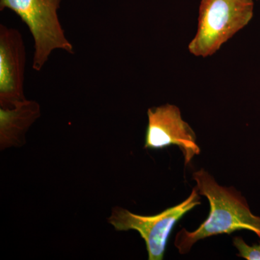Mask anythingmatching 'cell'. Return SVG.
I'll return each instance as SVG.
<instances>
[{"mask_svg":"<svg viewBox=\"0 0 260 260\" xmlns=\"http://www.w3.org/2000/svg\"><path fill=\"white\" fill-rule=\"evenodd\" d=\"M26 49L18 29L0 25V104L10 108L25 100Z\"/></svg>","mask_w":260,"mask_h":260,"instance_id":"8992f818","label":"cell"},{"mask_svg":"<svg viewBox=\"0 0 260 260\" xmlns=\"http://www.w3.org/2000/svg\"><path fill=\"white\" fill-rule=\"evenodd\" d=\"M148 126L145 133V148L162 149L177 145L187 166L201 150L197 144L195 132L183 119L179 108L167 104L149 108Z\"/></svg>","mask_w":260,"mask_h":260,"instance_id":"5b68a950","label":"cell"},{"mask_svg":"<svg viewBox=\"0 0 260 260\" xmlns=\"http://www.w3.org/2000/svg\"><path fill=\"white\" fill-rule=\"evenodd\" d=\"M254 5L253 0H201L189 53L196 57L214 55L251 21Z\"/></svg>","mask_w":260,"mask_h":260,"instance_id":"7a4b0ae2","label":"cell"},{"mask_svg":"<svg viewBox=\"0 0 260 260\" xmlns=\"http://www.w3.org/2000/svg\"><path fill=\"white\" fill-rule=\"evenodd\" d=\"M201 205L197 186L180 204L155 215H140L120 207L113 208L108 222L116 231H137L144 239L149 260L164 259L169 236L174 225L188 212Z\"/></svg>","mask_w":260,"mask_h":260,"instance_id":"277c9868","label":"cell"},{"mask_svg":"<svg viewBox=\"0 0 260 260\" xmlns=\"http://www.w3.org/2000/svg\"><path fill=\"white\" fill-rule=\"evenodd\" d=\"M234 245L239 251L238 256L247 260H260V243L252 246L248 245L242 237H234Z\"/></svg>","mask_w":260,"mask_h":260,"instance_id":"ba28073f","label":"cell"},{"mask_svg":"<svg viewBox=\"0 0 260 260\" xmlns=\"http://www.w3.org/2000/svg\"><path fill=\"white\" fill-rule=\"evenodd\" d=\"M192 177L200 196H205L209 201L210 213L194 232L181 229L177 233L174 246L179 254H187L195 243L205 238L237 231H249L260 239V217L251 213L239 191L234 187L219 185L204 169L193 173Z\"/></svg>","mask_w":260,"mask_h":260,"instance_id":"6da1fadb","label":"cell"},{"mask_svg":"<svg viewBox=\"0 0 260 260\" xmlns=\"http://www.w3.org/2000/svg\"><path fill=\"white\" fill-rule=\"evenodd\" d=\"M1 135L3 138H18L26 131L40 114L39 104L34 101L18 102L10 108H1Z\"/></svg>","mask_w":260,"mask_h":260,"instance_id":"52a82bcc","label":"cell"},{"mask_svg":"<svg viewBox=\"0 0 260 260\" xmlns=\"http://www.w3.org/2000/svg\"><path fill=\"white\" fill-rule=\"evenodd\" d=\"M61 0H0V10L14 12L28 27L34 41L32 69L41 71L51 53L63 50L70 54L74 47L65 36L57 11Z\"/></svg>","mask_w":260,"mask_h":260,"instance_id":"3957f363","label":"cell"}]
</instances>
